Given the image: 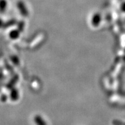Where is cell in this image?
Returning a JSON list of instances; mask_svg holds the SVG:
<instances>
[{
  "mask_svg": "<svg viewBox=\"0 0 125 125\" xmlns=\"http://www.w3.org/2000/svg\"><path fill=\"white\" fill-rule=\"evenodd\" d=\"M34 121L37 125H47L44 119L40 116H36L34 118Z\"/></svg>",
  "mask_w": 125,
  "mask_h": 125,
  "instance_id": "6da1fadb",
  "label": "cell"
},
{
  "mask_svg": "<svg viewBox=\"0 0 125 125\" xmlns=\"http://www.w3.org/2000/svg\"><path fill=\"white\" fill-rule=\"evenodd\" d=\"M7 7V2L6 0H0V12H4Z\"/></svg>",
  "mask_w": 125,
  "mask_h": 125,
  "instance_id": "7a4b0ae2",
  "label": "cell"
},
{
  "mask_svg": "<svg viewBox=\"0 0 125 125\" xmlns=\"http://www.w3.org/2000/svg\"><path fill=\"white\" fill-rule=\"evenodd\" d=\"M3 26H4V22H3L2 20L0 18V29L3 27Z\"/></svg>",
  "mask_w": 125,
  "mask_h": 125,
  "instance_id": "3957f363",
  "label": "cell"
}]
</instances>
